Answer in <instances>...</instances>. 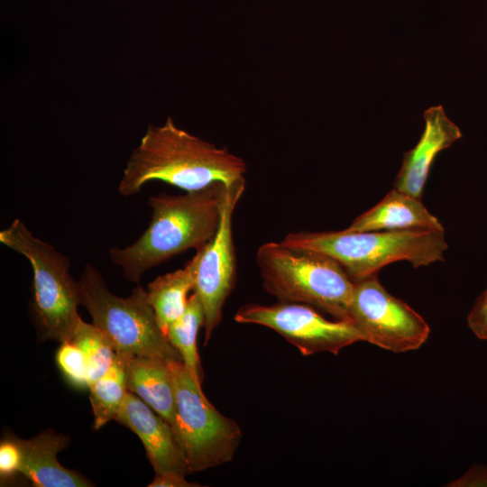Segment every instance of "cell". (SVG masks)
<instances>
[{"mask_svg":"<svg viewBox=\"0 0 487 487\" xmlns=\"http://www.w3.org/2000/svg\"><path fill=\"white\" fill-rule=\"evenodd\" d=\"M256 263L263 289L280 302L319 308L348 320L354 282L331 256L283 241L262 244Z\"/></svg>","mask_w":487,"mask_h":487,"instance_id":"3","label":"cell"},{"mask_svg":"<svg viewBox=\"0 0 487 487\" xmlns=\"http://www.w3.org/2000/svg\"><path fill=\"white\" fill-rule=\"evenodd\" d=\"M128 356L115 353L108 370L89 387L94 428L99 429L115 419L127 390Z\"/></svg>","mask_w":487,"mask_h":487,"instance_id":"17","label":"cell"},{"mask_svg":"<svg viewBox=\"0 0 487 487\" xmlns=\"http://www.w3.org/2000/svg\"><path fill=\"white\" fill-rule=\"evenodd\" d=\"M409 229L445 230L420 198L392 188L378 204L358 216L345 230L367 232Z\"/></svg>","mask_w":487,"mask_h":487,"instance_id":"14","label":"cell"},{"mask_svg":"<svg viewBox=\"0 0 487 487\" xmlns=\"http://www.w3.org/2000/svg\"><path fill=\"white\" fill-rule=\"evenodd\" d=\"M55 358L60 371L73 387L88 388L87 363L83 352L74 342H61Z\"/></svg>","mask_w":487,"mask_h":487,"instance_id":"20","label":"cell"},{"mask_svg":"<svg viewBox=\"0 0 487 487\" xmlns=\"http://www.w3.org/2000/svg\"><path fill=\"white\" fill-rule=\"evenodd\" d=\"M199 253L182 268L154 279L147 287L148 299L165 334L185 312L188 294L194 289Z\"/></svg>","mask_w":487,"mask_h":487,"instance_id":"16","label":"cell"},{"mask_svg":"<svg viewBox=\"0 0 487 487\" xmlns=\"http://www.w3.org/2000/svg\"><path fill=\"white\" fill-rule=\"evenodd\" d=\"M169 364L176 404L173 430L188 473L232 461L243 436L239 425L210 403L182 362Z\"/></svg>","mask_w":487,"mask_h":487,"instance_id":"7","label":"cell"},{"mask_svg":"<svg viewBox=\"0 0 487 487\" xmlns=\"http://www.w3.org/2000/svg\"><path fill=\"white\" fill-rule=\"evenodd\" d=\"M115 420L139 436L155 473L188 474L172 427L134 393L126 392Z\"/></svg>","mask_w":487,"mask_h":487,"instance_id":"11","label":"cell"},{"mask_svg":"<svg viewBox=\"0 0 487 487\" xmlns=\"http://www.w3.org/2000/svg\"><path fill=\"white\" fill-rule=\"evenodd\" d=\"M150 487H198L196 482L186 480V476L179 473H155Z\"/></svg>","mask_w":487,"mask_h":487,"instance_id":"24","label":"cell"},{"mask_svg":"<svg viewBox=\"0 0 487 487\" xmlns=\"http://www.w3.org/2000/svg\"><path fill=\"white\" fill-rule=\"evenodd\" d=\"M354 282L348 320L363 341L393 353L418 349L428 338L425 319L380 283L377 273Z\"/></svg>","mask_w":487,"mask_h":487,"instance_id":"8","label":"cell"},{"mask_svg":"<svg viewBox=\"0 0 487 487\" xmlns=\"http://www.w3.org/2000/svg\"><path fill=\"white\" fill-rule=\"evenodd\" d=\"M245 188V181L229 187L222 218L214 238L199 253L193 292L204 310V345L222 320L223 307L236 281V255L233 238V214Z\"/></svg>","mask_w":487,"mask_h":487,"instance_id":"10","label":"cell"},{"mask_svg":"<svg viewBox=\"0 0 487 487\" xmlns=\"http://www.w3.org/2000/svg\"><path fill=\"white\" fill-rule=\"evenodd\" d=\"M127 390L143 400L173 428L176 404L169 362L152 357L128 356Z\"/></svg>","mask_w":487,"mask_h":487,"instance_id":"15","label":"cell"},{"mask_svg":"<svg viewBox=\"0 0 487 487\" xmlns=\"http://www.w3.org/2000/svg\"><path fill=\"white\" fill-rule=\"evenodd\" d=\"M20 473L38 487H88L93 484L75 470L62 466L57 455L69 443L66 435L46 430L29 440L20 439Z\"/></svg>","mask_w":487,"mask_h":487,"instance_id":"13","label":"cell"},{"mask_svg":"<svg viewBox=\"0 0 487 487\" xmlns=\"http://www.w3.org/2000/svg\"><path fill=\"white\" fill-rule=\"evenodd\" d=\"M448 486H487V465H473Z\"/></svg>","mask_w":487,"mask_h":487,"instance_id":"23","label":"cell"},{"mask_svg":"<svg viewBox=\"0 0 487 487\" xmlns=\"http://www.w3.org/2000/svg\"><path fill=\"white\" fill-rule=\"evenodd\" d=\"M78 281L80 305L109 337L116 353L182 362L157 321L147 289L137 286L126 298L116 296L91 263L84 266Z\"/></svg>","mask_w":487,"mask_h":487,"instance_id":"6","label":"cell"},{"mask_svg":"<svg viewBox=\"0 0 487 487\" xmlns=\"http://www.w3.org/2000/svg\"><path fill=\"white\" fill-rule=\"evenodd\" d=\"M0 242L24 256L33 271L32 311L40 334L60 343L71 340L82 320L78 281L70 274L69 259L37 238L16 218L0 232Z\"/></svg>","mask_w":487,"mask_h":487,"instance_id":"5","label":"cell"},{"mask_svg":"<svg viewBox=\"0 0 487 487\" xmlns=\"http://www.w3.org/2000/svg\"><path fill=\"white\" fill-rule=\"evenodd\" d=\"M229 187L216 182L182 195L150 197V225L133 244L110 249V260L127 280L137 283L146 271L189 249L203 248L218 230Z\"/></svg>","mask_w":487,"mask_h":487,"instance_id":"2","label":"cell"},{"mask_svg":"<svg viewBox=\"0 0 487 487\" xmlns=\"http://www.w3.org/2000/svg\"><path fill=\"white\" fill-rule=\"evenodd\" d=\"M71 341L86 357L89 387L108 370L116 352L109 337L99 327L83 320L78 324Z\"/></svg>","mask_w":487,"mask_h":487,"instance_id":"19","label":"cell"},{"mask_svg":"<svg viewBox=\"0 0 487 487\" xmlns=\"http://www.w3.org/2000/svg\"><path fill=\"white\" fill-rule=\"evenodd\" d=\"M244 161L225 148L179 128L171 117L150 125L130 155L118 191L124 197L138 194L145 184L159 180L186 191L216 182L228 186L245 181Z\"/></svg>","mask_w":487,"mask_h":487,"instance_id":"1","label":"cell"},{"mask_svg":"<svg viewBox=\"0 0 487 487\" xmlns=\"http://www.w3.org/2000/svg\"><path fill=\"white\" fill-rule=\"evenodd\" d=\"M204 320L202 304L193 292L188 297L185 312L170 325L166 333L168 341L179 354L186 369L199 384H202L204 375L197 348V337L200 327L204 326Z\"/></svg>","mask_w":487,"mask_h":487,"instance_id":"18","label":"cell"},{"mask_svg":"<svg viewBox=\"0 0 487 487\" xmlns=\"http://www.w3.org/2000/svg\"><path fill=\"white\" fill-rule=\"evenodd\" d=\"M234 320L274 330L303 355L321 352L337 354L345 346L363 341L351 322L328 320L313 307L300 303L247 304L237 310Z\"/></svg>","mask_w":487,"mask_h":487,"instance_id":"9","label":"cell"},{"mask_svg":"<svg viewBox=\"0 0 487 487\" xmlns=\"http://www.w3.org/2000/svg\"><path fill=\"white\" fill-rule=\"evenodd\" d=\"M423 117L425 128L420 139L414 148L404 153L393 183V188L420 199L436 157L463 136L460 128L447 117L440 105L427 109Z\"/></svg>","mask_w":487,"mask_h":487,"instance_id":"12","label":"cell"},{"mask_svg":"<svg viewBox=\"0 0 487 487\" xmlns=\"http://www.w3.org/2000/svg\"><path fill=\"white\" fill-rule=\"evenodd\" d=\"M472 332L480 339L487 340V288L477 298L467 317Z\"/></svg>","mask_w":487,"mask_h":487,"instance_id":"22","label":"cell"},{"mask_svg":"<svg viewBox=\"0 0 487 487\" xmlns=\"http://www.w3.org/2000/svg\"><path fill=\"white\" fill-rule=\"evenodd\" d=\"M281 241L331 256L353 281L395 262L405 261L418 268L444 261L448 248L445 230L432 229L300 231L288 234Z\"/></svg>","mask_w":487,"mask_h":487,"instance_id":"4","label":"cell"},{"mask_svg":"<svg viewBox=\"0 0 487 487\" xmlns=\"http://www.w3.org/2000/svg\"><path fill=\"white\" fill-rule=\"evenodd\" d=\"M23 461L19 438L3 439L0 444V477L1 482L11 480L20 473Z\"/></svg>","mask_w":487,"mask_h":487,"instance_id":"21","label":"cell"}]
</instances>
